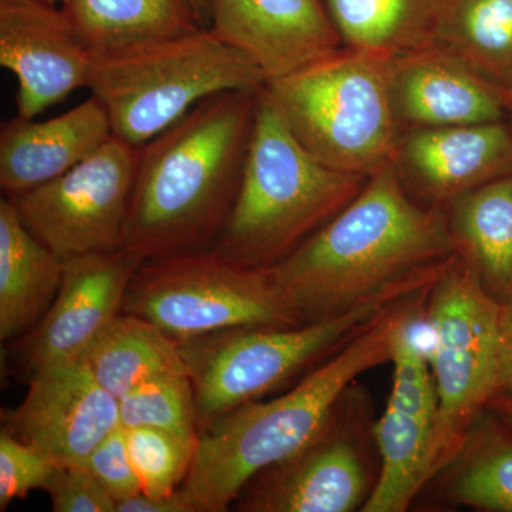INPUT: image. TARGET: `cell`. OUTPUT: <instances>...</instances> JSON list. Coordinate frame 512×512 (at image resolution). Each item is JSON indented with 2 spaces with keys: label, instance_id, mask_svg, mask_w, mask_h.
Masks as SVG:
<instances>
[{
  "label": "cell",
  "instance_id": "obj_3",
  "mask_svg": "<svg viewBox=\"0 0 512 512\" xmlns=\"http://www.w3.org/2000/svg\"><path fill=\"white\" fill-rule=\"evenodd\" d=\"M423 296L384 309L291 392L244 404L204 427L181 487L198 512L227 511L259 473L311 443L350 384L392 360L397 330Z\"/></svg>",
  "mask_w": 512,
  "mask_h": 512
},
{
  "label": "cell",
  "instance_id": "obj_27",
  "mask_svg": "<svg viewBox=\"0 0 512 512\" xmlns=\"http://www.w3.org/2000/svg\"><path fill=\"white\" fill-rule=\"evenodd\" d=\"M123 429L151 427L185 437L200 436L190 375L171 373L148 379L119 399Z\"/></svg>",
  "mask_w": 512,
  "mask_h": 512
},
{
  "label": "cell",
  "instance_id": "obj_12",
  "mask_svg": "<svg viewBox=\"0 0 512 512\" xmlns=\"http://www.w3.org/2000/svg\"><path fill=\"white\" fill-rule=\"evenodd\" d=\"M349 390L325 429L298 453L266 468L239 495L238 511L352 512L372 494L360 403Z\"/></svg>",
  "mask_w": 512,
  "mask_h": 512
},
{
  "label": "cell",
  "instance_id": "obj_11",
  "mask_svg": "<svg viewBox=\"0 0 512 512\" xmlns=\"http://www.w3.org/2000/svg\"><path fill=\"white\" fill-rule=\"evenodd\" d=\"M420 302L394 338L392 392L372 430L380 471L362 512L407 511L434 478L439 399Z\"/></svg>",
  "mask_w": 512,
  "mask_h": 512
},
{
  "label": "cell",
  "instance_id": "obj_15",
  "mask_svg": "<svg viewBox=\"0 0 512 512\" xmlns=\"http://www.w3.org/2000/svg\"><path fill=\"white\" fill-rule=\"evenodd\" d=\"M93 60L62 6L0 0V64L18 82L16 116L35 119L89 87Z\"/></svg>",
  "mask_w": 512,
  "mask_h": 512
},
{
  "label": "cell",
  "instance_id": "obj_28",
  "mask_svg": "<svg viewBox=\"0 0 512 512\" xmlns=\"http://www.w3.org/2000/svg\"><path fill=\"white\" fill-rule=\"evenodd\" d=\"M126 433L141 493L167 497L180 490L190 473L200 436L185 437L151 427L126 429Z\"/></svg>",
  "mask_w": 512,
  "mask_h": 512
},
{
  "label": "cell",
  "instance_id": "obj_7",
  "mask_svg": "<svg viewBox=\"0 0 512 512\" xmlns=\"http://www.w3.org/2000/svg\"><path fill=\"white\" fill-rule=\"evenodd\" d=\"M424 323L439 399L433 457L437 477L460 453L500 390L503 303L457 254L427 291Z\"/></svg>",
  "mask_w": 512,
  "mask_h": 512
},
{
  "label": "cell",
  "instance_id": "obj_35",
  "mask_svg": "<svg viewBox=\"0 0 512 512\" xmlns=\"http://www.w3.org/2000/svg\"><path fill=\"white\" fill-rule=\"evenodd\" d=\"M495 397H504V399L512 400V362L504 366L500 390H498Z\"/></svg>",
  "mask_w": 512,
  "mask_h": 512
},
{
  "label": "cell",
  "instance_id": "obj_19",
  "mask_svg": "<svg viewBox=\"0 0 512 512\" xmlns=\"http://www.w3.org/2000/svg\"><path fill=\"white\" fill-rule=\"evenodd\" d=\"M113 137L107 111L96 97L55 119L15 116L0 128V188L16 197L55 180Z\"/></svg>",
  "mask_w": 512,
  "mask_h": 512
},
{
  "label": "cell",
  "instance_id": "obj_37",
  "mask_svg": "<svg viewBox=\"0 0 512 512\" xmlns=\"http://www.w3.org/2000/svg\"><path fill=\"white\" fill-rule=\"evenodd\" d=\"M46 2L52 3V5L63 6L67 0H46Z\"/></svg>",
  "mask_w": 512,
  "mask_h": 512
},
{
  "label": "cell",
  "instance_id": "obj_36",
  "mask_svg": "<svg viewBox=\"0 0 512 512\" xmlns=\"http://www.w3.org/2000/svg\"><path fill=\"white\" fill-rule=\"evenodd\" d=\"M505 107H507V121L512 128V87L505 92Z\"/></svg>",
  "mask_w": 512,
  "mask_h": 512
},
{
  "label": "cell",
  "instance_id": "obj_6",
  "mask_svg": "<svg viewBox=\"0 0 512 512\" xmlns=\"http://www.w3.org/2000/svg\"><path fill=\"white\" fill-rule=\"evenodd\" d=\"M389 60L343 47L265 89L320 163L372 177L392 163L403 131L390 97Z\"/></svg>",
  "mask_w": 512,
  "mask_h": 512
},
{
  "label": "cell",
  "instance_id": "obj_33",
  "mask_svg": "<svg viewBox=\"0 0 512 512\" xmlns=\"http://www.w3.org/2000/svg\"><path fill=\"white\" fill-rule=\"evenodd\" d=\"M503 369L512 362V301L503 303ZM503 375V373H501Z\"/></svg>",
  "mask_w": 512,
  "mask_h": 512
},
{
  "label": "cell",
  "instance_id": "obj_34",
  "mask_svg": "<svg viewBox=\"0 0 512 512\" xmlns=\"http://www.w3.org/2000/svg\"><path fill=\"white\" fill-rule=\"evenodd\" d=\"M487 410H491L495 416L500 417L508 426L512 427V400L504 399V397H494Z\"/></svg>",
  "mask_w": 512,
  "mask_h": 512
},
{
  "label": "cell",
  "instance_id": "obj_4",
  "mask_svg": "<svg viewBox=\"0 0 512 512\" xmlns=\"http://www.w3.org/2000/svg\"><path fill=\"white\" fill-rule=\"evenodd\" d=\"M367 180L306 151L264 86L237 198L212 249L242 265L271 268L345 210Z\"/></svg>",
  "mask_w": 512,
  "mask_h": 512
},
{
  "label": "cell",
  "instance_id": "obj_9",
  "mask_svg": "<svg viewBox=\"0 0 512 512\" xmlns=\"http://www.w3.org/2000/svg\"><path fill=\"white\" fill-rule=\"evenodd\" d=\"M384 309L291 328H232L178 340L194 386L200 431L328 359Z\"/></svg>",
  "mask_w": 512,
  "mask_h": 512
},
{
  "label": "cell",
  "instance_id": "obj_1",
  "mask_svg": "<svg viewBox=\"0 0 512 512\" xmlns=\"http://www.w3.org/2000/svg\"><path fill=\"white\" fill-rule=\"evenodd\" d=\"M456 255L446 210L414 200L390 163L266 271L299 323L309 325L429 291Z\"/></svg>",
  "mask_w": 512,
  "mask_h": 512
},
{
  "label": "cell",
  "instance_id": "obj_30",
  "mask_svg": "<svg viewBox=\"0 0 512 512\" xmlns=\"http://www.w3.org/2000/svg\"><path fill=\"white\" fill-rule=\"evenodd\" d=\"M86 467L116 505L141 493L140 480L128 453L126 429L121 426L94 448Z\"/></svg>",
  "mask_w": 512,
  "mask_h": 512
},
{
  "label": "cell",
  "instance_id": "obj_23",
  "mask_svg": "<svg viewBox=\"0 0 512 512\" xmlns=\"http://www.w3.org/2000/svg\"><path fill=\"white\" fill-rule=\"evenodd\" d=\"M345 49L389 57L433 46L444 0H325Z\"/></svg>",
  "mask_w": 512,
  "mask_h": 512
},
{
  "label": "cell",
  "instance_id": "obj_29",
  "mask_svg": "<svg viewBox=\"0 0 512 512\" xmlns=\"http://www.w3.org/2000/svg\"><path fill=\"white\" fill-rule=\"evenodd\" d=\"M56 464L35 448L0 430V511L30 491L45 488L56 471Z\"/></svg>",
  "mask_w": 512,
  "mask_h": 512
},
{
  "label": "cell",
  "instance_id": "obj_8",
  "mask_svg": "<svg viewBox=\"0 0 512 512\" xmlns=\"http://www.w3.org/2000/svg\"><path fill=\"white\" fill-rule=\"evenodd\" d=\"M123 312L177 340L232 328L301 326L266 268L215 249L148 259L131 279Z\"/></svg>",
  "mask_w": 512,
  "mask_h": 512
},
{
  "label": "cell",
  "instance_id": "obj_14",
  "mask_svg": "<svg viewBox=\"0 0 512 512\" xmlns=\"http://www.w3.org/2000/svg\"><path fill=\"white\" fill-rule=\"evenodd\" d=\"M2 414L3 430L56 466H86L94 448L120 427L119 400L83 360L30 376L23 402Z\"/></svg>",
  "mask_w": 512,
  "mask_h": 512
},
{
  "label": "cell",
  "instance_id": "obj_13",
  "mask_svg": "<svg viewBox=\"0 0 512 512\" xmlns=\"http://www.w3.org/2000/svg\"><path fill=\"white\" fill-rule=\"evenodd\" d=\"M146 262L128 248L64 261L62 285L45 318L15 340L16 359L29 376L82 360L123 313L131 279Z\"/></svg>",
  "mask_w": 512,
  "mask_h": 512
},
{
  "label": "cell",
  "instance_id": "obj_24",
  "mask_svg": "<svg viewBox=\"0 0 512 512\" xmlns=\"http://www.w3.org/2000/svg\"><path fill=\"white\" fill-rule=\"evenodd\" d=\"M82 360L117 400L153 377L190 375L177 339L150 320L126 312L113 320Z\"/></svg>",
  "mask_w": 512,
  "mask_h": 512
},
{
  "label": "cell",
  "instance_id": "obj_32",
  "mask_svg": "<svg viewBox=\"0 0 512 512\" xmlns=\"http://www.w3.org/2000/svg\"><path fill=\"white\" fill-rule=\"evenodd\" d=\"M116 512H198L183 488L167 497H148L140 493L116 505Z\"/></svg>",
  "mask_w": 512,
  "mask_h": 512
},
{
  "label": "cell",
  "instance_id": "obj_20",
  "mask_svg": "<svg viewBox=\"0 0 512 512\" xmlns=\"http://www.w3.org/2000/svg\"><path fill=\"white\" fill-rule=\"evenodd\" d=\"M64 259L47 248L19 217L8 197L0 201V339L15 342L40 322L62 285Z\"/></svg>",
  "mask_w": 512,
  "mask_h": 512
},
{
  "label": "cell",
  "instance_id": "obj_2",
  "mask_svg": "<svg viewBox=\"0 0 512 512\" xmlns=\"http://www.w3.org/2000/svg\"><path fill=\"white\" fill-rule=\"evenodd\" d=\"M258 92L214 94L138 147L123 248L148 261L214 247L241 185Z\"/></svg>",
  "mask_w": 512,
  "mask_h": 512
},
{
  "label": "cell",
  "instance_id": "obj_21",
  "mask_svg": "<svg viewBox=\"0 0 512 512\" xmlns=\"http://www.w3.org/2000/svg\"><path fill=\"white\" fill-rule=\"evenodd\" d=\"M62 8L93 55L208 28L195 0H67Z\"/></svg>",
  "mask_w": 512,
  "mask_h": 512
},
{
  "label": "cell",
  "instance_id": "obj_17",
  "mask_svg": "<svg viewBox=\"0 0 512 512\" xmlns=\"http://www.w3.org/2000/svg\"><path fill=\"white\" fill-rule=\"evenodd\" d=\"M208 28L247 56L266 83L343 49L325 0H204Z\"/></svg>",
  "mask_w": 512,
  "mask_h": 512
},
{
  "label": "cell",
  "instance_id": "obj_31",
  "mask_svg": "<svg viewBox=\"0 0 512 512\" xmlns=\"http://www.w3.org/2000/svg\"><path fill=\"white\" fill-rule=\"evenodd\" d=\"M45 490L55 512H116V501L86 466H57Z\"/></svg>",
  "mask_w": 512,
  "mask_h": 512
},
{
  "label": "cell",
  "instance_id": "obj_22",
  "mask_svg": "<svg viewBox=\"0 0 512 512\" xmlns=\"http://www.w3.org/2000/svg\"><path fill=\"white\" fill-rule=\"evenodd\" d=\"M444 210L457 254L497 301H512V174L461 195Z\"/></svg>",
  "mask_w": 512,
  "mask_h": 512
},
{
  "label": "cell",
  "instance_id": "obj_26",
  "mask_svg": "<svg viewBox=\"0 0 512 512\" xmlns=\"http://www.w3.org/2000/svg\"><path fill=\"white\" fill-rule=\"evenodd\" d=\"M443 471V494L450 503L512 512V427L494 413L488 419L483 414Z\"/></svg>",
  "mask_w": 512,
  "mask_h": 512
},
{
  "label": "cell",
  "instance_id": "obj_25",
  "mask_svg": "<svg viewBox=\"0 0 512 512\" xmlns=\"http://www.w3.org/2000/svg\"><path fill=\"white\" fill-rule=\"evenodd\" d=\"M433 46L507 92L512 87V0H444Z\"/></svg>",
  "mask_w": 512,
  "mask_h": 512
},
{
  "label": "cell",
  "instance_id": "obj_18",
  "mask_svg": "<svg viewBox=\"0 0 512 512\" xmlns=\"http://www.w3.org/2000/svg\"><path fill=\"white\" fill-rule=\"evenodd\" d=\"M389 89L402 130L507 120L504 90L439 47L392 57Z\"/></svg>",
  "mask_w": 512,
  "mask_h": 512
},
{
  "label": "cell",
  "instance_id": "obj_10",
  "mask_svg": "<svg viewBox=\"0 0 512 512\" xmlns=\"http://www.w3.org/2000/svg\"><path fill=\"white\" fill-rule=\"evenodd\" d=\"M138 147L117 137L55 180L8 197L19 217L60 258L123 248Z\"/></svg>",
  "mask_w": 512,
  "mask_h": 512
},
{
  "label": "cell",
  "instance_id": "obj_5",
  "mask_svg": "<svg viewBox=\"0 0 512 512\" xmlns=\"http://www.w3.org/2000/svg\"><path fill=\"white\" fill-rule=\"evenodd\" d=\"M266 80L247 56L202 28L94 55L89 87L113 136L141 147L200 101L222 92H258Z\"/></svg>",
  "mask_w": 512,
  "mask_h": 512
},
{
  "label": "cell",
  "instance_id": "obj_16",
  "mask_svg": "<svg viewBox=\"0 0 512 512\" xmlns=\"http://www.w3.org/2000/svg\"><path fill=\"white\" fill-rule=\"evenodd\" d=\"M392 165L414 200L444 210L461 195L512 174V128L507 120L409 128L400 134Z\"/></svg>",
  "mask_w": 512,
  "mask_h": 512
},
{
  "label": "cell",
  "instance_id": "obj_38",
  "mask_svg": "<svg viewBox=\"0 0 512 512\" xmlns=\"http://www.w3.org/2000/svg\"><path fill=\"white\" fill-rule=\"evenodd\" d=\"M197 2V5L200 6L202 10H204L205 13H207V9H205V2L204 0H195Z\"/></svg>",
  "mask_w": 512,
  "mask_h": 512
}]
</instances>
